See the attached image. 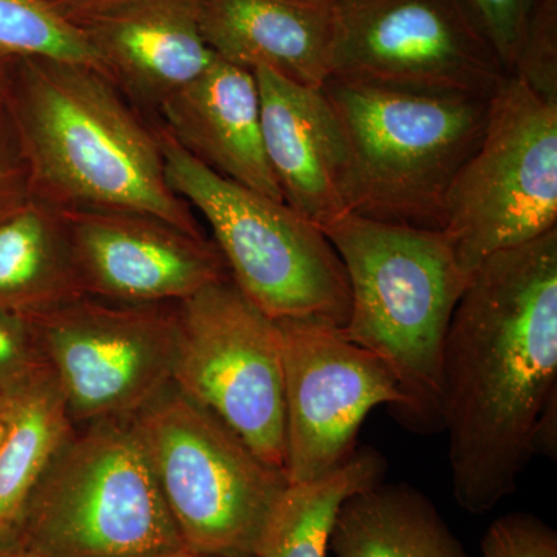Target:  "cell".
<instances>
[{
	"mask_svg": "<svg viewBox=\"0 0 557 557\" xmlns=\"http://www.w3.org/2000/svg\"><path fill=\"white\" fill-rule=\"evenodd\" d=\"M557 394V228L472 271L443 351L442 431L454 498L485 515L518 490Z\"/></svg>",
	"mask_w": 557,
	"mask_h": 557,
	"instance_id": "1",
	"label": "cell"
},
{
	"mask_svg": "<svg viewBox=\"0 0 557 557\" xmlns=\"http://www.w3.org/2000/svg\"><path fill=\"white\" fill-rule=\"evenodd\" d=\"M3 102L35 199L58 211L139 212L205 237L168 183L156 119L100 70L13 58Z\"/></svg>",
	"mask_w": 557,
	"mask_h": 557,
	"instance_id": "2",
	"label": "cell"
},
{
	"mask_svg": "<svg viewBox=\"0 0 557 557\" xmlns=\"http://www.w3.org/2000/svg\"><path fill=\"white\" fill-rule=\"evenodd\" d=\"M350 287L341 332L386 362L405 406L397 413L416 434L442 431L443 351L471 274L446 231L379 222L348 212L322 228Z\"/></svg>",
	"mask_w": 557,
	"mask_h": 557,
	"instance_id": "3",
	"label": "cell"
},
{
	"mask_svg": "<svg viewBox=\"0 0 557 557\" xmlns=\"http://www.w3.org/2000/svg\"><path fill=\"white\" fill-rule=\"evenodd\" d=\"M321 89L350 149L351 212L445 231L450 186L483 137L491 97L344 76Z\"/></svg>",
	"mask_w": 557,
	"mask_h": 557,
	"instance_id": "4",
	"label": "cell"
},
{
	"mask_svg": "<svg viewBox=\"0 0 557 557\" xmlns=\"http://www.w3.org/2000/svg\"><path fill=\"white\" fill-rule=\"evenodd\" d=\"M9 539L38 557H150L183 548L131 418L75 426Z\"/></svg>",
	"mask_w": 557,
	"mask_h": 557,
	"instance_id": "5",
	"label": "cell"
},
{
	"mask_svg": "<svg viewBox=\"0 0 557 557\" xmlns=\"http://www.w3.org/2000/svg\"><path fill=\"white\" fill-rule=\"evenodd\" d=\"M157 124L168 183L207 220L236 287L274 321L314 319L344 327L350 287L324 231L285 201L215 174Z\"/></svg>",
	"mask_w": 557,
	"mask_h": 557,
	"instance_id": "6",
	"label": "cell"
},
{
	"mask_svg": "<svg viewBox=\"0 0 557 557\" xmlns=\"http://www.w3.org/2000/svg\"><path fill=\"white\" fill-rule=\"evenodd\" d=\"M183 547L255 557L284 471L267 463L219 417L174 383L131 417Z\"/></svg>",
	"mask_w": 557,
	"mask_h": 557,
	"instance_id": "7",
	"label": "cell"
},
{
	"mask_svg": "<svg viewBox=\"0 0 557 557\" xmlns=\"http://www.w3.org/2000/svg\"><path fill=\"white\" fill-rule=\"evenodd\" d=\"M557 228V104L508 75L483 137L446 200V234L467 273Z\"/></svg>",
	"mask_w": 557,
	"mask_h": 557,
	"instance_id": "8",
	"label": "cell"
},
{
	"mask_svg": "<svg viewBox=\"0 0 557 557\" xmlns=\"http://www.w3.org/2000/svg\"><path fill=\"white\" fill-rule=\"evenodd\" d=\"M175 306L84 295L24 318L75 426L134 417L170 386Z\"/></svg>",
	"mask_w": 557,
	"mask_h": 557,
	"instance_id": "9",
	"label": "cell"
},
{
	"mask_svg": "<svg viewBox=\"0 0 557 557\" xmlns=\"http://www.w3.org/2000/svg\"><path fill=\"white\" fill-rule=\"evenodd\" d=\"M172 383L284 471V370L277 322L223 278L177 306Z\"/></svg>",
	"mask_w": 557,
	"mask_h": 557,
	"instance_id": "10",
	"label": "cell"
},
{
	"mask_svg": "<svg viewBox=\"0 0 557 557\" xmlns=\"http://www.w3.org/2000/svg\"><path fill=\"white\" fill-rule=\"evenodd\" d=\"M332 76L491 97L509 73L471 0H344Z\"/></svg>",
	"mask_w": 557,
	"mask_h": 557,
	"instance_id": "11",
	"label": "cell"
},
{
	"mask_svg": "<svg viewBox=\"0 0 557 557\" xmlns=\"http://www.w3.org/2000/svg\"><path fill=\"white\" fill-rule=\"evenodd\" d=\"M285 457L288 485L338 471L357 453L359 429L376 406L397 416L405 397L383 359L341 327L281 319Z\"/></svg>",
	"mask_w": 557,
	"mask_h": 557,
	"instance_id": "12",
	"label": "cell"
},
{
	"mask_svg": "<svg viewBox=\"0 0 557 557\" xmlns=\"http://www.w3.org/2000/svg\"><path fill=\"white\" fill-rule=\"evenodd\" d=\"M61 215L84 295L124 304H178L230 277L214 242L153 215Z\"/></svg>",
	"mask_w": 557,
	"mask_h": 557,
	"instance_id": "13",
	"label": "cell"
},
{
	"mask_svg": "<svg viewBox=\"0 0 557 557\" xmlns=\"http://www.w3.org/2000/svg\"><path fill=\"white\" fill-rule=\"evenodd\" d=\"M201 0H102L70 20L101 72L143 113L157 110L214 60L200 30Z\"/></svg>",
	"mask_w": 557,
	"mask_h": 557,
	"instance_id": "14",
	"label": "cell"
},
{
	"mask_svg": "<svg viewBox=\"0 0 557 557\" xmlns=\"http://www.w3.org/2000/svg\"><path fill=\"white\" fill-rule=\"evenodd\" d=\"M263 146L282 199L324 228L351 212L354 171L346 134L322 89L255 70Z\"/></svg>",
	"mask_w": 557,
	"mask_h": 557,
	"instance_id": "15",
	"label": "cell"
},
{
	"mask_svg": "<svg viewBox=\"0 0 557 557\" xmlns=\"http://www.w3.org/2000/svg\"><path fill=\"white\" fill-rule=\"evenodd\" d=\"M156 120L215 174L284 201L263 146L255 73L214 57L201 75L160 106Z\"/></svg>",
	"mask_w": 557,
	"mask_h": 557,
	"instance_id": "16",
	"label": "cell"
},
{
	"mask_svg": "<svg viewBox=\"0 0 557 557\" xmlns=\"http://www.w3.org/2000/svg\"><path fill=\"white\" fill-rule=\"evenodd\" d=\"M200 30L220 60L321 89L332 76L333 10L307 0H201Z\"/></svg>",
	"mask_w": 557,
	"mask_h": 557,
	"instance_id": "17",
	"label": "cell"
},
{
	"mask_svg": "<svg viewBox=\"0 0 557 557\" xmlns=\"http://www.w3.org/2000/svg\"><path fill=\"white\" fill-rule=\"evenodd\" d=\"M329 547L336 557H469L426 494L384 480L343 502Z\"/></svg>",
	"mask_w": 557,
	"mask_h": 557,
	"instance_id": "18",
	"label": "cell"
},
{
	"mask_svg": "<svg viewBox=\"0 0 557 557\" xmlns=\"http://www.w3.org/2000/svg\"><path fill=\"white\" fill-rule=\"evenodd\" d=\"M81 296L61 211L32 197L0 220V310L28 318Z\"/></svg>",
	"mask_w": 557,
	"mask_h": 557,
	"instance_id": "19",
	"label": "cell"
},
{
	"mask_svg": "<svg viewBox=\"0 0 557 557\" xmlns=\"http://www.w3.org/2000/svg\"><path fill=\"white\" fill-rule=\"evenodd\" d=\"M0 410V541L9 539L44 471L75 424L47 369L2 392Z\"/></svg>",
	"mask_w": 557,
	"mask_h": 557,
	"instance_id": "20",
	"label": "cell"
},
{
	"mask_svg": "<svg viewBox=\"0 0 557 557\" xmlns=\"http://www.w3.org/2000/svg\"><path fill=\"white\" fill-rule=\"evenodd\" d=\"M386 469L379 450L362 448L327 478L288 485L263 528L255 557H327L341 505L383 482Z\"/></svg>",
	"mask_w": 557,
	"mask_h": 557,
	"instance_id": "21",
	"label": "cell"
},
{
	"mask_svg": "<svg viewBox=\"0 0 557 557\" xmlns=\"http://www.w3.org/2000/svg\"><path fill=\"white\" fill-rule=\"evenodd\" d=\"M0 54L81 62L101 72L75 25L44 0H0Z\"/></svg>",
	"mask_w": 557,
	"mask_h": 557,
	"instance_id": "22",
	"label": "cell"
},
{
	"mask_svg": "<svg viewBox=\"0 0 557 557\" xmlns=\"http://www.w3.org/2000/svg\"><path fill=\"white\" fill-rule=\"evenodd\" d=\"M509 75L557 104V0H534L525 35Z\"/></svg>",
	"mask_w": 557,
	"mask_h": 557,
	"instance_id": "23",
	"label": "cell"
},
{
	"mask_svg": "<svg viewBox=\"0 0 557 557\" xmlns=\"http://www.w3.org/2000/svg\"><path fill=\"white\" fill-rule=\"evenodd\" d=\"M483 557H557V534L548 523L511 512L487 528L482 541Z\"/></svg>",
	"mask_w": 557,
	"mask_h": 557,
	"instance_id": "24",
	"label": "cell"
},
{
	"mask_svg": "<svg viewBox=\"0 0 557 557\" xmlns=\"http://www.w3.org/2000/svg\"><path fill=\"white\" fill-rule=\"evenodd\" d=\"M44 370L27 321L0 310V392L20 387Z\"/></svg>",
	"mask_w": 557,
	"mask_h": 557,
	"instance_id": "25",
	"label": "cell"
},
{
	"mask_svg": "<svg viewBox=\"0 0 557 557\" xmlns=\"http://www.w3.org/2000/svg\"><path fill=\"white\" fill-rule=\"evenodd\" d=\"M533 2L534 0H471L508 73H511L518 58Z\"/></svg>",
	"mask_w": 557,
	"mask_h": 557,
	"instance_id": "26",
	"label": "cell"
},
{
	"mask_svg": "<svg viewBox=\"0 0 557 557\" xmlns=\"http://www.w3.org/2000/svg\"><path fill=\"white\" fill-rule=\"evenodd\" d=\"M33 197L30 175L11 123L5 102L0 100V220Z\"/></svg>",
	"mask_w": 557,
	"mask_h": 557,
	"instance_id": "27",
	"label": "cell"
},
{
	"mask_svg": "<svg viewBox=\"0 0 557 557\" xmlns=\"http://www.w3.org/2000/svg\"><path fill=\"white\" fill-rule=\"evenodd\" d=\"M533 454H541L552 460L557 456V394L548 399L539 416L533 435Z\"/></svg>",
	"mask_w": 557,
	"mask_h": 557,
	"instance_id": "28",
	"label": "cell"
},
{
	"mask_svg": "<svg viewBox=\"0 0 557 557\" xmlns=\"http://www.w3.org/2000/svg\"><path fill=\"white\" fill-rule=\"evenodd\" d=\"M44 2L49 3L51 9L70 21L73 16H76V14L91 9V7L97 5V3L102 2V0H44Z\"/></svg>",
	"mask_w": 557,
	"mask_h": 557,
	"instance_id": "29",
	"label": "cell"
},
{
	"mask_svg": "<svg viewBox=\"0 0 557 557\" xmlns=\"http://www.w3.org/2000/svg\"><path fill=\"white\" fill-rule=\"evenodd\" d=\"M0 557H38L28 552V549L22 548L20 544L13 541V539H3L0 541Z\"/></svg>",
	"mask_w": 557,
	"mask_h": 557,
	"instance_id": "30",
	"label": "cell"
},
{
	"mask_svg": "<svg viewBox=\"0 0 557 557\" xmlns=\"http://www.w3.org/2000/svg\"><path fill=\"white\" fill-rule=\"evenodd\" d=\"M11 60H13V58H7L0 54V100H3V95H5L7 81H9Z\"/></svg>",
	"mask_w": 557,
	"mask_h": 557,
	"instance_id": "31",
	"label": "cell"
},
{
	"mask_svg": "<svg viewBox=\"0 0 557 557\" xmlns=\"http://www.w3.org/2000/svg\"><path fill=\"white\" fill-rule=\"evenodd\" d=\"M150 557H228V556H215V555H207V553L193 552L189 548H178L172 549V552L161 553V555L150 556Z\"/></svg>",
	"mask_w": 557,
	"mask_h": 557,
	"instance_id": "32",
	"label": "cell"
},
{
	"mask_svg": "<svg viewBox=\"0 0 557 557\" xmlns=\"http://www.w3.org/2000/svg\"><path fill=\"white\" fill-rule=\"evenodd\" d=\"M307 2L318 3V5L329 7V9H333V7L339 5L344 0H307Z\"/></svg>",
	"mask_w": 557,
	"mask_h": 557,
	"instance_id": "33",
	"label": "cell"
},
{
	"mask_svg": "<svg viewBox=\"0 0 557 557\" xmlns=\"http://www.w3.org/2000/svg\"><path fill=\"white\" fill-rule=\"evenodd\" d=\"M3 394L0 392V410H2Z\"/></svg>",
	"mask_w": 557,
	"mask_h": 557,
	"instance_id": "34",
	"label": "cell"
}]
</instances>
